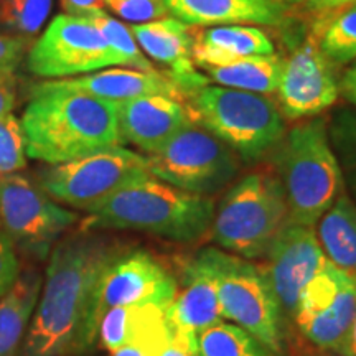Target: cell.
Here are the masks:
<instances>
[{"mask_svg":"<svg viewBox=\"0 0 356 356\" xmlns=\"http://www.w3.org/2000/svg\"><path fill=\"white\" fill-rule=\"evenodd\" d=\"M121 249L89 231L56 244L20 356L84 353V332L97 277Z\"/></svg>","mask_w":356,"mask_h":356,"instance_id":"6da1fadb","label":"cell"},{"mask_svg":"<svg viewBox=\"0 0 356 356\" xmlns=\"http://www.w3.org/2000/svg\"><path fill=\"white\" fill-rule=\"evenodd\" d=\"M30 96L20 119L30 159L55 165L122 145L118 102L61 89Z\"/></svg>","mask_w":356,"mask_h":356,"instance_id":"7a4b0ae2","label":"cell"},{"mask_svg":"<svg viewBox=\"0 0 356 356\" xmlns=\"http://www.w3.org/2000/svg\"><path fill=\"white\" fill-rule=\"evenodd\" d=\"M215 203L145 175L89 208L79 231H140L170 241L197 243L210 233Z\"/></svg>","mask_w":356,"mask_h":356,"instance_id":"3957f363","label":"cell"},{"mask_svg":"<svg viewBox=\"0 0 356 356\" xmlns=\"http://www.w3.org/2000/svg\"><path fill=\"white\" fill-rule=\"evenodd\" d=\"M273 155L289 221L314 226L345 191L328 137V119L315 115L284 134Z\"/></svg>","mask_w":356,"mask_h":356,"instance_id":"277c9868","label":"cell"},{"mask_svg":"<svg viewBox=\"0 0 356 356\" xmlns=\"http://www.w3.org/2000/svg\"><path fill=\"white\" fill-rule=\"evenodd\" d=\"M185 104L191 122L216 136L248 163L273 154L286 134L282 113L259 92L208 83L188 92Z\"/></svg>","mask_w":356,"mask_h":356,"instance_id":"5b68a950","label":"cell"},{"mask_svg":"<svg viewBox=\"0 0 356 356\" xmlns=\"http://www.w3.org/2000/svg\"><path fill=\"white\" fill-rule=\"evenodd\" d=\"M289 220L284 190L274 173L243 177L215 208L211 238L229 254L264 259L275 236Z\"/></svg>","mask_w":356,"mask_h":356,"instance_id":"8992f818","label":"cell"},{"mask_svg":"<svg viewBox=\"0 0 356 356\" xmlns=\"http://www.w3.org/2000/svg\"><path fill=\"white\" fill-rule=\"evenodd\" d=\"M197 256L216 280L222 317L282 356L287 325L264 267L215 248H204Z\"/></svg>","mask_w":356,"mask_h":356,"instance_id":"52a82bcc","label":"cell"},{"mask_svg":"<svg viewBox=\"0 0 356 356\" xmlns=\"http://www.w3.org/2000/svg\"><path fill=\"white\" fill-rule=\"evenodd\" d=\"M145 160L150 175L202 197L226 188L241 168L234 150L197 124L181 129Z\"/></svg>","mask_w":356,"mask_h":356,"instance_id":"ba28073f","label":"cell"},{"mask_svg":"<svg viewBox=\"0 0 356 356\" xmlns=\"http://www.w3.org/2000/svg\"><path fill=\"white\" fill-rule=\"evenodd\" d=\"M177 291V277L157 257L142 249L122 248L97 277L84 332V351L97 343L99 323L108 310L122 305L165 309Z\"/></svg>","mask_w":356,"mask_h":356,"instance_id":"9c48e42d","label":"cell"},{"mask_svg":"<svg viewBox=\"0 0 356 356\" xmlns=\"http://www.w3.org/2000/svg\"><path fill=\"white\" fill-rule=\"evenodd\" d=\"M145 175H150L145 155L115 145L70 162L44 165L38 170L37 184L55 202L88 211Z\"/></svg>","mask_w":356,"mask_h":356,"instance_id":"30bf717a","label":"cell"},{"mask_svg":"<svg viewBox=\"0 0 356 356\" xmlns=\"http://www.w3.org/2000/svg\"><path fill=\"white\" fill-rule=\"evenodd\" d=\"M79 220L20 173L0 177V228L24 251L48 256L60 236Z\"/></svg>","mask_w":356,"mask_h":356,"instance_id":"8fae6325","label":"cell"},{"mask_svg":"<svg viewBox=\"0 0 356 356\" xmlns=\"http://www.w3.org/2000/svg\"><path fill=\"white\" fill-rule=\"evenodd\" d=\"M119 65L99 29L84 17L56 15L29 50L26 68L40 78H68Z\"/></svg>","mask_w":356,"mask_h":356,"instance_id":"7c38bea8","label":"cell"},{"mask_svg":"<svg viewBox=\"0 0 356 356\" xmlns=\"http://www.w3.org/2000/svg\"><path fill=\"white\" fill-rule=\"evenodd\" d=\"M356 310V277L330 261L304 287L292 323L322 351H340Z\"/></svg>","mask_w":356,"mask_h":356,"instance_id":"4fadbf2b","label":"cell"},{"mask_svg":"<svg viewBox=\"0 0 356 356\" xmlns=\"http://www.w3.org/2000/svg\"><path fill=\"white\" fill-rule=\"evenodd\" d=\"M275 92L280 113L289 119L315 118L337 102L340 81L335 65L323 55L312 33L284 56Z\"/></svg>","mask_w":356,"mask_h":356,"instance_id":"5bb4252c","label":"cell"},{"mask_svg":"<svg viewBox=\"0 0 356 356\" xmlns=\"http://www.w3.org/2000/svg\"><path fill=\"white\" fill-rule=\"evenodd\" d=\"M264 259L262 267L284 322L292 323L302 291L327 262L315 228L287 220Z\"/></svg>","mask_w":356,"mask_h":356,"instance_id":"9a60e30c","label":"cell"},{"mask_svg":"<svg viewBox=\"0 0 356 356\" xmlns=\"http://www.w3.org/2000/svg\"><path fill=\"white\" fill-rule=\"evenodd\" d=\"M165 318L173 343L195 355L198 333L225 320L216 280L198 256L184 264L181 286L165 307Z\"/></svg>","mask_w":356,"mask_h":356,"instance_id":"2e32d148","label":"cell"},{"mask_svg":"<svg viewBox=\"0 0 356 356\" xmlns=\"http://www.w3.org/2000/svg\"><path fill=\"white\" fill-rule=\"evenodd\" d=\"M185 101L168 96H144L118 102L119 136L147 155L167 144L175 134L190 126Z\"/></svg>","mask_w":356,"mask_h":356,"instance_id":"e0dca14e","label":"cell"},{"mask_svg":"<svg viewBox=\"0 0 356 356\" xmlns=\"http://www.w3.org/2000/svg\"><path fill=\"white\" fill-rule=\"evenodd\" d=\"M129 29L147 56L167 66V76L184 91L185 97L193 89L210 83L197 68L191 56L195 26L175 17H163L147 24L132 25Z\"/></svg>","mask_w":356,"mask_h":356,"instance_id":"ac0fdd59","label":"cell"},{"mask_svg":"<svg viewBox=\"0 0 356 356\" xmlns=\"http://www.w3.org/2000/svg\"><path fill=\"white\" fill-rule=\"evenodd\" d=\"M48 89H61V91H76L84 95L101 97L114 102H122L134 97L144 96H168L185 101V95L165 71H147L139 70H104L97 73L84 74L79 78L56 79V81H43L32 84L29 95H35Z\"/></svg>","mask_w":356,"mask_h":356,"instance_id":"d6986e66","label":"cell"},{"mask_svg":"<svg viewBox=\"0 0 356 356\" xmlns=\"http://www.w3.org/2000/svg\"><path fill=\"white\" fill-rule=\"evenodd\" d=\"M167 12L191 26L267 25L286 26L284 0H163Z\"/></svg>","mask_w":356,"mask_h":356,"instance_id":"ffe728a7","label":"cell"},{"mask_svg":"<svg viewBox=\"0 0 356 356\" xmlns=\"http://www.w3.org/2000/svg\"><path fill=\"white\" fill-rule=\"evenodd\" d=\"M274 42L254 25H220L202 30L195 26L191 56L195 65H222L244 56L273 55Z\"/></svg>","mask_w":356,"mask_h":356,"instance_id":"44dd1931","label":"cell"},{"mask_svg":"<svg viewBox=\"0 0 356 356\" xmlns=\"http://www.w3.org/2000/svg\"><path fill=\"white\" fill-rule=\"evenodd\" d=\"M43 277L35 269L20 274L6 296L0 297V356H19L37 307Z\"/></svg>","mask_w":356,"mask_h":356,"instance_id":"7402d4cb","label":"cell"},{"mask_svg":"<svg viewBox=\"0 0 356 356\" xmlns=\"http://www.w3.org/2000/svg\"><path fill=\"white\" fill-rule=\"evenodd\" d=\"M168 330L165 309L157 305H122L108 310L99 323L97 343L113 351Z\"/></svg>","mask_w":356,"mask_h":356,"instance_id":"603a6c76","label":"cell"},{"mask_svg":"<svg viewBox=\"0 0 356 356\" xmlns=\"http://www.w3.org/2000/svg\"><path fill=\"white\" fill-rule=\"evenodd\" d=\"M327 261L356 277V204L343 191L315 225Z\"/></svg>","mask_w":356,"mask_h":356,"instance_id":"cb8c5ba5","label":"cell"},{"mask_svg":"<svg viewBox=\"0 0 356 356\" xmlns=\"http://www.w3.org/2000/svg\"><path fill=\"white\" fill-rule=\"evenodd\" d=\"M282 61L284 56L273 53V55L238 58L222 65L198 66V70L203 71L208 81L220 86L270 95L277 89L282 73Z\"/></svg>","mask_w":356,"mask_h":356,"instance_id":"d4e9b609","label":"cell"},{"mask_svg":"<svg viewBox=\"0 0 356 356\" xmlns=\"http://www.w3.org/2000/svg\"><path fill=\"white\" fill-rule=\"evenodd\" d=\"M310 33L335 66L356 60V2L346 3L312 19Z\"/></svg>","mask_w":356,"mask_h":356,"instance_id":"484cf974","label":"cell"},{"mask_svg":"<svg viewBox=\"0 0 356 356\" xmlns=\"http://www.w3.org/2000/svg\"><path fill=\"white\" fill-rule=\"evenodd\" d=\"M197 356H280L231 322H218L197 337Z\"/></svg>","mask_w":356,"mask_h":356,"instance_id":"4316f807","label":"cell"},{"mask_svg":"<svg viewBox=\"0 0 356 356\" xmlns=\"http://www.w3.org/2000/svg\"><path fill=\"white\" fill-rule=\"evenodd\" d=\"M328 137L343 177L345 191L356 204V114L341 109L328 121Z\"/></svg>","mask_w":356,"mask_h":356,"instance_id":"83f0119b","label":"cell"},{"mask_svg":"<svg viewBox=\"0 0 356 356\" xmlns=\"http://www.w3.org/2000/svg\"><path fill=\"white\" fill-rule=\"evenodd\" d=\"M84 19L91 20L92 24L99 29L102 37H104L106 42L109 43V47L113 48L114 55L118 56L119 65L131 66L132 70L147 71V73L160 71L155 68L152 61L144 55V51L140 50L136 38H134L131 29L124 25L122 22L115 20L114 17L108 15L106 10L91 13V15L84 17Z\"/></svg>","mask_w":356,"mask_h":356,"instance_id":"f1b7e54d","label":"cell"},{"mask_svg":"<svg viewBox=\"0 0 356 356\" xmlns=\"http://www.w3.org/2000/svg\"><path fill=\"white\" fill-rule=\"evenodd\" d=\"M53 0H0V29L32 42L51 12Z\"/></svg>","mask_w":356,"mask_h":356,"instance_id":"f546056e","label":"cell"},{"mask_svg":"<svg viewBox=\"0 0 356 356\" xmlns=\"http://www.w3.org/2000/svg\"><path fill=\"white\" fill-rule=\"evenodd\" d=\"M26 165L25 137L13 114L0 118V177L17 173Z\"/></svg>","mask_w":356,"mask_h":356,"instance_id":"4dcf8cb0","label":"cell"},{"mask_svg":"<svg viewBox=\"0 0 356 356\" xmlns=\"http://www.w3.org/2000/svg\"><path fill=\"white\" fill-rule=\"evenodd\" d=\"M104 6L131 24H147L168 15L163 0H104Z\"/></svg>","mask_w":356,"mask_h":356,"instance_id":"1f68e13d","label":"cell"},{"mask_svg":"<svg viewBox=\"0 0 356 356\" xmlns=\"http://www.w3.org/2000/svg\"><path fill=\"white\" fill-rule=\"evenodd\" d=\"M19 277L20 264L15 252V244L3 231H0V297L10 291Z\"/></svg>","mask_w":356,"mask_h":356,"instance_id":"d6a6232c","label":"cell"},{"mask_svg":"<svg viewBox=\"0 0 356 356\" xmlns=\"http://www.w3.org/2000/svg\"><path fill=\"white\" fill-rule=\"evenodd\" d=\"M30 42L0 33V74H13L24 60Z\"/></svg>","mask_w":356,"mask_h":356,"instance_id":"836d02e7","label":"cell"},{"mask_svg":"<svg viewBox=\"0 0 356 356\" xmlns=\"http://www.w3.org/2000/svg\"><path fill=\"white\" fill-rule=\"evenodd\" d=\"M168 340H170V328L165 333L122 346V348L113 351L111 356H159Z\"/></svg>","mask_w":356,"mask_h":356,"instance_id":"e575fe53","label":"cell"},{"mask_svg":"<svg viewBox=\"0 0 356 356\" xmlns=\"http://www.w3.org/2000/svg\"><path fill=\"white\" fill-rule=\"evenodd\" d=\"M284 2H286L289 10L296 8L297 12L305 13V15L314 19L320 13L333 10V8L346 6V3H353L356 0H284Z\"/></svg>","mask_w":356,"mask_h":356,"instance_id":"d590c367","label":"cell"},{"mask_svg":"<svg viewBox=\"0 0 356 356\" xmlns=\"http://www.w3.org/2000/svg\"><path fill=\"white\" fill-rule=\"evenodd\" d=\"M65 12L74 17H89L91 13L106 10L104 0H61Z\"/></svg>","mask_w":356,"mask_h":356,"instance_id":"8d00e7d4","label":"cell"},{"mask_svg":"<svg viewBox=\"0 0 356 356\" xmlns=\"http://www.w3.org/2000/svg\"><path fill=\"white\" fill-rule=\"evenodd\" d=\"M15 106V79L13 74H0V118L10 114Z\"/></svg>","mask_w":356,"mask_h":356,"instance_id":"74e56055","label":"cell"},{"mask_svg":"<svg viewBox=\"0 0 356 356\" xmlns=\"http://www.w3.org/2000/svg\"><path fill=\"white\" fill-rule=\"evenodd\" d=\"M340 92H343L346 99L351 101L356 106V60L355 65L351 66V68L345 73V76L341 78Z\"/></svg>","mask_w":356,"mask_h":356,"instance_id":"f35d334b","label":"cell"},{"mask_svg":"<svg viewBox=\"0 0 356 356\" xmlns=\"http://www.w3.org/2000/svg\"><path fill=\"white\" fill-rule=\"evenodd\" d=\"M337 353H341L343 356H356V310H355L353 322L350 325L348 335H346L340 351H337Z\"/></svg>","mask_w":356,"mask_h":356,"instance_id":"ab89813d","label":"cell"},{"mask_svg":"<svg viewBox=\"0 0 356 356\" xmlns=\"http://www.w3.org/2000/svg\"><path fill=\"white\" fill-rule=\"evenodd\" d=\"M159 356H197L195 353H191V351L181 348V346H178L177 343H173L172 338L167 341L165 346H163L162 351H160Z\"/></svg>","mask_w":356,"mask_h":356,"instance_id":"60d3db41","label":"cell"},{"mask_svg":"<svg viewBox=\"0 0 356 356\" xmlns=\"http://www.w3.org/2000/svg\"><path fill=\"white\" fill-rule=\"evenodd\" d=\"M315 356H343V355L337 353V351H322V350H320V353H317Z\"/></svg>","mask_w":356,"mask_h":356,"instance_id":"b9f144b4","label":"cell"}]
</instances>
